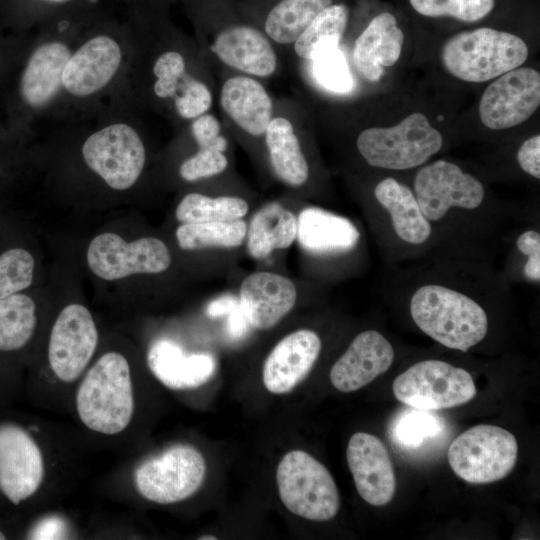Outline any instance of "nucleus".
I'll list each match as a JSON object with an SVG mask.
<instances>
[{"label": "nucleus", "instance_id": "obj_11", "mask_svg": "<svg viewBox=\"0 0 540 540\" xmlns=\"http://www.w3.org/2000/svg\"><path fill=\"white\" fill-rule=\"evenodd\" d=\"M82 154L87 166L115 190L132 187L146 161L141 137L125 123H114L91 134Z\"/></svg>", "mask_w": 540, "mask_h": 540}, {"label": "nucleus", "instance_id": "obj_21", "mask_svg": "<svg viewBox=\"0 0 540 540\" xmlns=\"http://www.w3.org/2000/svg\"><path fill=\"white\" fill-rule=\"evenodd\" d=\"M322 348L320 336L299 329L282 338L263 365V383L273 394H285L302 382L312 370Z\"/></svg>", "mask_w": 540, "mask_h": 540}, {"label": "nucleus", "instance_id": "obj_3", "mask_svg": "<svg viewBox=\"0 0 540 540\" xmlns=\"http://www.w3.org/2000/svg\"><path fill=\"white\" fill-rule=\"evenodd\" d=\"M368 215L387 266L436 255L432 228L411 185L392 175L375 181L370 191Z\"/></svg>", "mask_w": 540, "mask_h": 540}, {"label": "nucleus", "instance_id": "obj_10", "mask_svg": "<svg viewBox=\"0 0 540 540\" xmlns=\"http://www.w3.org/2000/svg\"><path fill=\"white\" fill-rule=\"evenodd\" d=\"M206 469L205 459L197 448L176 444L142 462L134 472V483L143 498L158 504H172L199 490Z\"/></svg>", "mask_w": 540, "mask_h": 540}, {"label": "nucleus", "instance_id": "obj_12", "mask_svg": "<svg viewBox=\"0 0 540 540\" xmlns=\"http://www.w3.org/2000/svg\"><path fill=\"white\" fill-rule=\"evenodd\" d=\"M539 105L540 73L520 66L493 79L481 95L478 113L486 128L501 131L527 121Z\"/></svg>", "mask_w": 540, "mask_h": 540}, {"label": "nucleus", "instance_id": "obj_35", "mask_svg": "<svg viewBox=\"0 0 540 540\" xmlns=\"http://www.w3.org/2000/svg\"><path fill=\"white\" fill-rule=\"evenodd\" d=\"M409 2L422 16L451 17L467 23L482 20L495 7V0H409Z\"/></svg>", "mask_w": 540, "mask_h": 540}, {"label": "nucleus", "instance_id": "obj_2", "mask_svg": "<svg viewBox=\"0 0 540 540\" xmlns=\"http://www.w3.org/2000/svg\"><path fill=\"white\" fill-rule=\"evenodd\" d=\"M411 187L432 228L435 256L495 264L521 220L478 176L448 159L416 169Z\"/></svg>", "mask_w": 540, "mask_h": 540}, {"label": "nucleus", "instance_id": "obj_5", "mask_svg": "<svg viewBox=\"0 0 540 540\" xmlns=\"http://www.w3.org/2000/svg\"><path fill=\"white\" fill-rule=\"evenodd\" d=\"M528 55V46L520 36L490 27L454 34L440 51L444 69L469 83L493 80L522 66Z\"/></svg>", "mask_w": 540, "mask_h": 540}, {"label": "nucleus", "instance_id": "obj_34", "mask_svg": "<svg viewBox=\"0 0 540 540\" xmlns=\"http://www.w3.org/2000/svg\"><path fill=\"white\" fill-rule=\"evenodd\" d=\"M309 63L311 75L324 90L344 95L354 88V79L346 56L340 47L323 51Z\"/></svg>", "mask_w": 540, "mask_h": 540}, {"label": "nucleus", "instance_id": "obj_43", "mask_svg": "<svg viewBox=\"0 0 540 540\" xmlns=\"http://www.w3.org/2000/svg\"><path fill=\"white\" fill-rule=\"evenodd\" d=\"M200 540H216L217 538L213 535H204L202 537L199 538Z\"/></svg>", "mask_w": 540, "mask_h": 540}, {"label": "nucleus", "instance_id": "obj_28", "mask_svg": "<svg viewBox=\"0 0 540 540\" xmlns=\"http://www.w3.org/2000/svg\"><path fill=\"white\" fill-rule=\"evenodd\" d=\"M247 248L255 259L291 246L297 235V218L278 203H269L252 217L247 228Z\"/></svg>", "mask_w": 540, "mask_h": 540}, {"label": "nucleus", "instance_id": "obj_20", "mask_svg": "<svg viewBox=\"0 0 540 540\" xmlns=\"http://www.w3.org/2000/svg\"><path fill=\"white\" fill-rule=\"evenodd\" d=\"M121 62L122 49L113 38H90L71 53L62 73V86L73 96H90L113 79Z\"/></svg>", "mask_w": 540, "mask_h": 540}, {"label": "nucleus", "instance_id": "obj_15", "mask_svg": "<svg viewBox=\"0 0 540 540\" xmlns=\"http://www.w3.org/2000/svg\"><path fill=\"white\" fill-rule=\"evenodd\" d=\"M44 476L43 453L33 436L16 423H0L1 494L19 505L38 491Z\"/></svg>", "mask_w": 540, "mask_h": 540}, {"label": "nucleus", "instance_id": "obj_42", "mask_svg": "<svg viewBox=\"0 0 540 540\" xmlns=\"http://www.w3.org/2000/svg\"><path fill=\"white\" fill-rule=\"evenodd\" d=\"M239 304V299L234 295L227 294L212 300L206 307L205 313L211 318L228 315Z\"/></svg>", "mask_w": 540, "mask_h": 540}, {"label": "nucleus", "instance_id": "obj_7", "mask_svg": "<svg viewBox=\"0 0 540 540\" xmlns=\"http://www.w3.org/2000/svg\"><path fill=\"white\" fill-rule=\"evenodd\" d=\"M280 499L293 514L312 521H328L340 507L336 483L328 469L309 453L292 450L276 471Z\"/></svg>", "mask_w": 540, "mask_h": 540}, {"label": "nucleus", "instance_id": "obj_44", "mask_svg": "<svg viewBox=\"0 0 540 540\" xmlns=\"http://www.w3.org/2000/svg\"><path fill=\"white\" fill-rule=\"evenodd\" d=\"M46 2H50V3H65V2H68L69 0H44Z\"/></svg>", "mask_w": 540, "mask_h": 540}, {"label": "nucleus", "instance_id": "obj_18", "mask_svg": "<svg viewBox=\"0 0 540 540\" xmlns=\"http://www.w3.org/2000/svg\"><path fill=\"white\" fill-rule=\"evenodd\" d=\"M395 351L388 338L376 329L358 333L330 370V381L340 392L366 386L393 364Z\"/></svg>", "mask_w": 540, "mask_h": 540}, {"label": "nucleus", "instance_id": "obj_4", "mask_svg": "<svg viewBox=\"0 0 540 540\" xmlns=\"http://www.w3.org/2000/svg\"><path fill=\"white\" fill-rule=\"evenodd\" d=\"M79 419L91 431L115 435L127 428L134 413V393L127 359L103 354L87 371L76 393Z\"/></svg>", "mask_w": 540, "mask_h": 540}, {"label": "nucleus", "instance_id": "obj_27", "mask_svg": "<svg viewBox=\"0 0 540 540\" xmlns=\"http://www.w3.org/2000/svg\"><path fill=\"white\" fill-rule=\"evenodd\" d=\"M522 219V218H521ZM520 222V221H519ZM517 223L508 235L503 251L506 257L500 270L512 284L540 285V228L539 220L533 217Z\"/></svg>", "mask_w": 540, "mask_h": 540}, {"label": "nucleus", "instance_id": "obj_41", "mask_svg": "<svg viewBox=\"0 0 540 540\" xmlns=\"http://www.w3.org/2000/svg\"><path fill=\"white\" fill-rule=\"evenodd\" d=\"M250 324L241 308L238 306L228 314L227 331L229 336L239 339L245 336L249 330Z\"/></svg>", "mask_w": 540, "mask_h": 540}, {"label": "nucleus", "instance_id": "obj_25", "mask_svg": "<svg viewBox=\"0 0 540 540\" xmlns=\"http://www.w3.org/2000/svg\"><path fill=\"white\" fill-rule=\"evenodd\" d=\"M147 364L152 374L173 390L196 388L215 374V358L208 353L187 355L176 343L160 339L147 352Z\"/></svg>", "mask_w": 540, "mask_h": 540}, {"label": "nucleus", "instance_id": "obj_13", "mask_svg": "<svg viewBox=\"0 0 540 540\" xmlns=\"http://www.w3.org/2000/svg\"><path fill=\"white\" fill-rule=\"evenodd\" d=\"M90 270L104 280H117L133 274H155L171 263L167 246L154 237L126 242L114 233L96 236L87 250Z\"/></svg>", "mask_w": 540, "mask_h": 540}, {"label": "nucleus", "instance_id": "obj_17", "mask_svg": "<svg viewBox=\"0 0 540 540\" xmlns=\"http://www.w3.org/2000/svg\"><path fill=\"white\" fill-rule=\"evenodd\" d=\"M346 457L360 497L372 506L388 504L395 494L396 478L383 442L373 434L357 432L348 442Z\"/></svg>", "mask_w": 540, "mask_h": 540}, {"label": "nucleus", "instance_id": "obj_16", "mask_svg": "<svg viewBox=\"0 0 540 540\" xmlns=\"http://www.w3.org/2000/svg\"><path fill=\"white\" fill-rule=\"evenodd\" d=\"M226 126L252 138L264 137L276 103L262 81L244 74H227L218 91Z\"/></svg>", "mask_w": 540, "mask_h": 540}, {"label": "nucleus", "instance_id": "obj_22", "mask_svg": "<svg viewBox=\"0 0 540 540\" xmlns=\"http://www.w3.org/2000/svg\"><path fill=\"white\" fill-rule=\"evenodd\" d=\"M296 297L295 285L288 278L270 272H255L241 284L239 305L252 328L267 330L291 311Z\"/></svg>", "mask_w": 540, "mask_h": 540}, {"label": "nucleus", "instance_id": "obj_8", "mask_svg": "<svg viewBox=\"0 0 540 540\" xmlns=\"http://www.w3.org/2000/svg\"><path fill=\"white\" fill-rule=\"evenodd\" d=\"M453 472L472 484H487L505 478L518 456L515 436L495 425L481 424L461 433L448 449Z\"/></svg>", "mask_w": 540, "mask_h": 540}, {"label": "nucleus", "instance_id": "obj_39", "mask_svg": "<svg viewBox=\"0 0 540 540\" xmlns=\"http://www.w3.org/2000/svg\"><path fill=\"white\" fill-rule=\"evenodd\" d=\"M519 169L534 180L540 179V134L523 140L516 151Z\"/></svg>", "mask_w": 540, "mask_h": 540}, {"label": "nucleus", "instance_id": "obj_45", "mask_svg": "<svg viewBox=\"0 0 540 540\" xmlns=\"http://www.w3.org/2000/svg\"><path fill=\"white\" fill-rule=\"evenodd\" d=\"M6 539V535L3 531L0 530V540Z\"/></svg>", "mask_w": 540, "mask_h": 540}, {"label": "nucleus", "instance_id": "obj_1", "mask_svg": "<svg viewBox=\"0 0 540 540\" xmlns=\"http://www.w3.org/2000/svg\"><path fill=\"white\" fill-rule=\"evenodd\" d=\"M382 295L404 307L426 336L460 352L485 341L491 314L513 296L495 264L443 256L388 266Z\"/></svg>", "mask_w": 540, "mask_h": 540}, {"label": "nucleus", "instance_id": "obj_9", "mask_svg": "<svg viewBox=\"0 0 540 540\" xmlns=\"http://www.w3.org/2000/svg\"><path fill=\"white\" fill-rule=\"evenodd\" d=\"M392 390L397 400L419 410L460 406L477 393L467 370L440 359L414 363L395 378Z\"/></svg>", "mask_w": 540, "mask_h": 540}, {"label": "nucleus", "instance_id": "obj_14", "mask_svg": "<svg viewBox=\"0 0 540 540\" xmlns=\"http://www.w3.org/2000/svg\"><path fill=\"white\" fill-rule=\"evenodd\" d=\"M98 344V330L90 311L80 304L62 309L50 333L48 361L63 382L75 381L89 364Z\"/></svg>", "mask_w": 540, "mask_h": 540}, {"label": "nucleus", "instance_id": "obj_23", "mask_svg": "<svg viewBox=\"0 0 540 540\" xmlns=\"http://www.w3.org/2000/svg\"><path fill=\"white\" fill-rule=\"evenodd\" d=\"M302 249L320 257L352 253L361 242V232L347 217L320 207H306L297 218V235Z\"/></svg>", "mask_w": 540, "mask_h": 540}, {"label": "nucleus", "instance_id": "obj_33", "mask_svg": "<svg viewBox=\"0 0 540 540\" xmlns=\"http://www.w3.org/2000/svg\"><path fill=\"white\" fill-rule=\"evenodd\" d=\"M247 225L239 219L229 222L182 223L176 230L179 247L200 250L210 247L234 248L246 236Z\"/></svg>", "mask_w": 540, "mask_h": 540}, {"label": "nucleus", "instance_id": "obj_36", "mask_svg": "<svg viewBox=\"0 0 540 540\" xmlns=\"http://www.w3.org/2000/svg\"><path fill=\"white\" fill-rule=\"evenodd\" d=\"M35 261L30 252L12 248L0 255V299L28 288L33 281Z\"/></svg>", "mask_w": 540, "mask_h": 540}, {"label": "nucleus", "instance_id": "obj_6", "mask_svg": "<svg viewBox=\"0 0 540 540\" xmlns=\"http://www.w3.org/2000/svg\"><path fill=\"white\" fill-rule=\"evenodd\" d=\"M357 152L369 167L386 172L416 170L444 146L441 132L427 116L413 112L392 126H372L359 132Z\"/></svg>", "mask_w": 540, "mask_h": 540}, {"label": "nucleus", "instance_id": "obj_19", "mask_svg": "<svg viewBox=\"0 0 540 540\" xmlns=\"http://www.w3.org/2000/svg\"><path fill=\"white\" fill-rule=\"evenodd\" d=\"M296 107L276 103L263 141L270 165L278 179L291 187H301L310 178V165L304 153Z\"/></svg>", "mask_w": 540, "mask_h": 540}, {"label": "nucleus", "instance_id": "obj_37", "mask_svg": "<svg viewBox=\"0 0 540 540\" xmlns=\"http://www.w3.org/2000/svg\"><path fill=\"white\" fill-rule=\"evenodd\" d=\"M225 152L226 150L216 147L198 146L197 152L180 165V177L185 181L194 182L221 174L228 166Z\"/></svg>", "mask_w": 540, "mask_h": 540}, {"label": "nucleus", "instance_id": "obj_32", "mask_svg": "<svg viewBox=\"0 0 540 540\" xmlns=\"http://www.w3.org/2000/svg\"><path fill=\"white\" fill-rule=\"evenodd\" d=\"M248 209V203L240 197L189 193L178 204L175 216L181 223L229 222L241 219Z\"/></svg>", "mask_w": 540, "mask_h": 540}, {"label": "nucleus", "instance_id": "obj_38", "mask_svg": "<svg viewBox=\"0 0 540 540\" xmlns=\"http://www.w3.org/2000/svg\"><path fill=\"white\" fill-rule=\"evenodd\" d=\"M433 416L422 411L402 415L395 427L396 438L403 445L419 446L424 439L440 431L439 421Z\"/></svg>", "mask_w": 540, "mask_h": 540}, {"label": "nucleus", "instance_id": "obj_40", "mask_svg": "<svg viewBox=\"0 0 540 540\" xmlns=\"http://www.w3.org/2000/svg\"><path fill=\"white\" fill-rule=\"evenodd\" d=\"M67 525L60 517L50 516L40 520L28 533L30 539H63Z\"/></svg>", "mask_w": 540, "mask_h": 540}, {"label": "nucleus", "instance_id": "obj_26", "mask_svg": "<svg viewBox=\"0 0 540 540\" xmlns=\"http://www.w3.org/2000/svg\"><path fill=\"white\" fill-rule=\"evenodd\" d=\"M71 55L60 41L38 46L28 59L20 79V95L32 108L48 105L62 86V73Z\"/></svg>", "mask_w": 540, "mask_h": 540}, {"label": "nucleus", "instance_id": "obj_24", "mask_svg": "<svg viewBox=\"0 0 540 540\" xmlns=\"http://www.w3.org/2000/svg\"><path fill=\"white\" fill-rule=\"evenodd\" d=\"M403 44L404 33L396 17L390 12H381L356 38L352 49L353 66L364 80L377 82L385 68L399 60Z\"/></svg>", "mask_w": 540, "mask_h": 540}, {"label": "nucleus", "instance_id": "obj_29", "mask_svg": "<svg viewBox=\"0 0 540 540\" xmlns=\"http://www.w3.org/2000/svg\"><path fill=\"white\" fill-rule=\"evenodd\" d=\"M333 0H279L267 12L260 27L278 48L292 46L315 17Z\"/></svg>", "mask_w": 540, "mask_h": 540}, {"label": "nucleus", "instance_id": "obj_31", "mask_svg": "<svg viewBox=\"0 0 540 540\" xmlns=\"http://www.w3.org/2000/svg\"><path fill=\"white\" fill-rule=\"evenodd\" d=\"M36 324L32 298L15 293L0 299V351L24 347L33 336Z\"/></svg>", "mask_w": 540, "mask_h": 540}, {"label": "nucleus", "instance_id": "obj_30", "mask_svg": "<svg viewBox=\"0 0 540 540\" xmlns=\"http://www.w3.org/2000/svg\"><path fill=\"white\" fill-rule=\"evenodd\" d=\"M349 8L338 3L321 11L292 45L295 56L310 62L325 50L340 47L349 21Z\"/></svg>", "mask_w": 540, "mask_h": 540}]
</instances>
